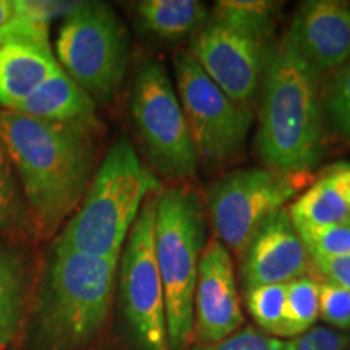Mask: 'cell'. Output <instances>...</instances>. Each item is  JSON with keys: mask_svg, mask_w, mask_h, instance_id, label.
Here are the masks:
<instances>
[{"mask_svg": "<svg viewBox=\"0 0 350 350\" xmlns=\"http://www.w3.org/2000/svg\"><path fill=\"white\" fill-rule=\"evenodd\" d=\"M94 131L0 111V138L15 165L36 239L52 237L81 203L96 172Z\"/></svg>", "mask_w": 350, "mask_h": 350, "instance_id": "1", "label": "cell"}, {"mask_svg": "<svg viewBox=\"0 0 350 350\" xmlns=\"http://www.w3.org/2000/svg\"><path fill=\"white\" fill-rule=\"evenodd\" d=\"M258 98L256 151L265 167L310 174L325 151L318 75L284 38L269 44Z\"/></svg>", "mask_w": 350, "mask_h": 350, "instance_id": "2", "label": "cell"}, {"mask_svg": "<svg viewBox=\"0 0 350 350\" xmlns=\"http://www.w3.org/2000/svg\"><path fill=\"white\" fill-rule=\"evenodd\" d=\"M159 188L161 182L130 139L119 138L96 167L81 203L55 242L86 255L120 260L144 201Z\"/></svg>", "mask_w": 350, "mask_h": 350, "instance_id": "3", "label": "cell"}, {"mask_svg": "<svg viewBox=\"0 0 350 350\" xmlns=\"http://www.w3.org/2000/svg\"><path fill=\"white\" fill-rule=\"evenodd\" d=\"M119 260L86 255L54 240L41 295V329L55 347H75L98 334L112 305Z\"/></svg>", "mask_w": 350, "mask_h": 350, "instance_id": "4", "label": "cell"}, {"mask_svg": "<svg viewBox=\"0 0 350 350\" xmlns=\"http://www.w3.org/2000/svg\"><path fill=\"white\" fill-rule=\"evenodd\" d=\"M204 240V211L195 191L185 187L161 191L154 255L164 287L169 350H185L193 338V297Z\"/></svg>", "mask_w": 350, "mask_h": 350, "instance_id": "5", "label": "cell"}, {"mask_svg": "<svg viewBox=\"0 0 350 350\" xmlns=\"http://www.w3.org/2000/svg\"><path fill=\"white\" fill-rule=\"evenodd\" d=\"M60 68L94 103L116 96L129 67V33L106 2H81L70 7L55 39Z\"/></svg>", "mask_w": 350, "mask_h": 350, "instance_id": "6", "label": "cell"}, {"mask_svg": "<svg viewBox=\"0 0 350 350\" xmlns=\"http://www.w3.org/2000/svg\"><path fill=\"white\" fill-rule=\"evenodd\" d=\"M130 113L151 169L170 180L195 177L198 156L167 70L151 57L135 67Z\"/></svg>", "mask_w": 350, "mask_h": 350, "instance_id": "7", "label": "cell"}, {"mask_svg": "<svg viewBox=\"0 0 350 350\" xmlns=\"http://www.w3.org/2000/svg\"><path fill=\"white\" fill-rule=\"evenodd\" d=\"M306 180L308 174L269 167L237 169L219 178L208 193L209 216L219 242L242 258L253 235L288 206Z\"/></svg>", "mask_w": 350, "mask_h": 350, "instance_id": "8", "label": "cell"}, {"mask_svg": "<svg viewBox=\"0 0 350 350\" xmlns=\"http://www.w3.org/2000/svg\"><path fill=\"white\" fill-rule=\"evenodd\" d=\"M174 73L198 163L219 165L239 156L253 122L252 107L239 106L222 93L188 51L175 54Z\"/></svg>", "mask_w": 350, "mask_h": 350, "instance_id": "9", "label": "cell"}, {"mask_svg": "<svg viewBox=\"0 0 350 350\" xmlns=\"http://www.w3.org/2000/svg\"><path fill=\"white\" fill-rule=\"evenodd\" d=\"M156 196L144 201L120 255L126 323L143 350H169L164 287L154 255Z\"/></svg>", "mask_w": 350, "mask_h": 350, "instance_id": "10", "label": "cell"}, {"mask_svg": "<svg viewBox=\"0 0 350 350\" xmlns=\"http://www.w3.org/2000/svg\"><path fill=\"white\" fill-rule=\"evenodd\" d=\"M54 3L31 2L28 15L0 31V111H13L60 70L51 46Z\"/></svg>", "mask_w": 350, "mask_h": 350, "instance_id": "11", "label": "cell"}, {"mask_svg": "<svg viewBox=\"0 0 350 350\" xmlns=\"http://www.w3.org/2000/svg\"><path fill=\"white\" fill-rule=\"evenodd\" d=\"M269 44L209 18L195 34L190 54L209 80L239 106L252 107L260 91Z\"/></svg>", "mask_w": 350, "mask_h": 350, "instance_id": "12", "label": "cell"}, {"mask_svg": "<svg viewBox=\"0 0 350 350\" xmlns=\"http://www.w3.org/2000/svg\"><path fill=\"white\" fill-rule=\"evenodd\" d=\"M243 325L234 261L217 239L201 253L193 297V334L200 344H214Z\"/></svg>", "mask_w": 350, "mask_h": 350, "instance_id": "13", "label": "cell"}, {"mask_svg": "<svg viewBox=\"0 0 350 350\" xmlns=\"http://www.w3.org/2000/svg\"><path fill=\"white\" fill-rule=\"evenodd\" d=\"M317 75L350 59V3L308 0L300 3L282 36Z\"/></svg>", "mask_w": 350, "mask_h": 350, "instance_id": "14", "label": "cell"}, {"mask_svg": "<svg viewBox=\"0 0 350 350\" xmlns=\"http://www.w3.org/2000/svg\"><path fill=\"white\" fill-rule=\"evenodd\" d=\"M310 268L312 258L287 208L262 224L242 255L245 288L288 284L308 275Z\"/></svg>", "mask_w": 350, "mask_h": 350, "instance_id": "15", "label": "cell"}, {"mask_svg": "<svg viewBox=\"0 0 350 350\" xmlns=\"http://www.w3.org/2000/svg\"><path fill=\"white\" fill-rule=\"evenodd\" d=\"M13 112L57 124L83 125L96 129V103L62 68L36 88Z\"/></svg>", "mask_w": 350, "mask_h": 350, "instance_id": "16", "label": "cell"}, {"mask_svg": "<svg viewBox=\"0 0 350 350\" xmlns=\"http://www.w3.org/2000/svg\"><path fill=\"white\" fill-rule=\"evenodd\" d=\"M135 10L144 31L165 42L183 41L209 20L208 7L198 0H143Z\"/></svg>", "mask_w": 350, "mask_h": 350, "instance_id": "17", "label": "cell"}, {"mask_svg": "<svg viewBox=\"0 0 350 350\" xmlns=\"http://www.w3.org/2000/svg\"><path fill=\"white\" fill-rule=\"evenodd\" d=\"M287 209L297 229L350 224L347 200L327 170Z\"/></svg>", "mask_w": 350, "mask_h": 350, "instance_id": "18", "label": "cell"}, {"mask_svg": "<svg viewBox=\"0 0 350 350\" xmlns=\"http://www.w3.org/2000/svg\"><path fill=\"white\" fill-rule=\"evenodd\" d=\"M281 5L273 0H219L211 10V20L269 44Z\"/></svg>", "mask_w": 350, "mask_h": 350, "instance_id": "19", "label": "cell"}, {"mask_svg": "<svg viewBox=\"0 0 350 350\" xmlns=\"http://www.w3.org/2000/svg\"><path fill=\"white\" fill-rule=\"evenodd\" d=\"M23 313V262L18 253L0 243V349L13 340Z\"/></svg>", "mask_w": 350, "mask_h": 350, "instance_id": "20", "label": "cell"}, {"mask_svg": "<svg viewBox=\"0 0 350 350\" xmlns=\"http://www.w3.org/2000/svg\"><path fill=\"white\" fill-rule=\"evenodd\" d=\"M0 234H31L28 208L15 165L0 138Z\"/></svg>", "mask_w": 350, "mask_h": 350, "instance_id": "21", "label": "cell"}, {"mask_svg": "<svg viewBox=\"0 0 350 350\" xmlns=\"http://www.w3.org/2000/svg\"><path fill=\"white\" fill-rule=\"evenodd\" d=\"M319 286L310 274L287 284L284 336L295 338L312 329L319 318Z\"/></svg>", "mask_w": 350, "mask_h": 350, "instance_id": "22", "label": "cell"}, {"mask_svg": "<svg viewBox=\"0 0 350 350\" xmlns=\"http://www.w3.org/2000/svg\"><path fill=\"white\" fill-rule=\"evenodd\" d=\"M287 284H266L245 288V305L265 334L284 336Z\"/></svg>", "mask_w": 350, "mask_h": 350, "instance_id": "23", "label": "cell"}, {"mask_svg": "<svg viewBox=\"0 0 350 350\" xmlns=\"http://www.w3.org/2000/svg\"><path fill=\"white\" fill-rule=\"evenodd\" d=\"M325 111L332 130L350 139V59L338 68L326 94Z\"/></svg>", "mask_w": 350, "mask_h": 350, "instance_id": "24", "label": "cell"}, {"mask_svg": "<svg viewBox=\"0 0 350 350\" xmlns=\"http://www.w3.org/2000/svg\"><path fill=\"white\" fill-rule=\"evenodd\" d=\"M310 256L350 255V224L297 229Z\"/></svg>", "mask_w": 350, "mask_h": 350, "instance_id": "25", "label": "cell"}, {"mask_svg": "<svg viewBox=\"0 0 350 350\" xmlns=\"http://www.w3.org/2000/svg\"><path fill=\"white\" fill-rule=\"evenodd\" d=\"M281 339L265 334L253 326H245L214 344H198L193 350H282Z\"/></svg>", "mask_w": 350, "mask_h": 350, "instance_id": "26", "label": "cell"}, {"mask_svg": "<svg viewBox=\"0 0 350 350\" xmlns=\"http://www.w3.org/2000/svg\"><path fill=\"white\" fill-rule=\"evenodd\" d=\"M319 317L339 329H350V292L323 282L319 286Z\"/></svg>", "mask_w": 350, "mask_h": 350, "instance_id": "27", "label": "cell"}, {"mask_svg": "<svg viewBox=\"0 0 350 350\" xmlns=\"http://www.w3.org/2000/svg\"><path fill=\"white\" fill-rule=\"evenodd\" d=\"M349 340V336L329 327H312L284 342L282 350H344Z\"/></svg>", "mask_w": 350, "mask_h": 350, "instance_id": "28", "label": "cell"}, {"mask_svg": "<svg viewBox=\"0 0 350 350\" xmlns=\"http://www.w3.org/2000/svg\"><path fill=\"white\" fill-rule=\"evenodd\" d=\"M312 268L326 279L350 292V255L345 256H310Z\"/></svg>", "mask_w": 350, "mask_h": 350, "instance_id": "29", "label": "cell"}, {"mask_svg": "<svg viewBox=\"0 0 350 350\" xmlns=\"http://www.w3.org/2000/svg\"><path fill=\"white\" fill-rule=\"evenodd\" d=\"M31 10L29 0H0V31Z\"/></svg>", "mask_w": 350, "mask_h": 350, "instance_id": "30", "label": "cell"}, {"mask_svg": "<svg viewBox=\"0 0 350 350\" xmlns=\"http://www.w3.org/2000/svg\"><path fill=\"white\" fill-rule=\"evenodd\" d=\"M326 170L334 177L336 183L339 185L350 206V163H338Z\"/></svg>", "mask_w": 350, "mask_h": 350, "instance_id": "31", "label": "cell"}]
</instances>
